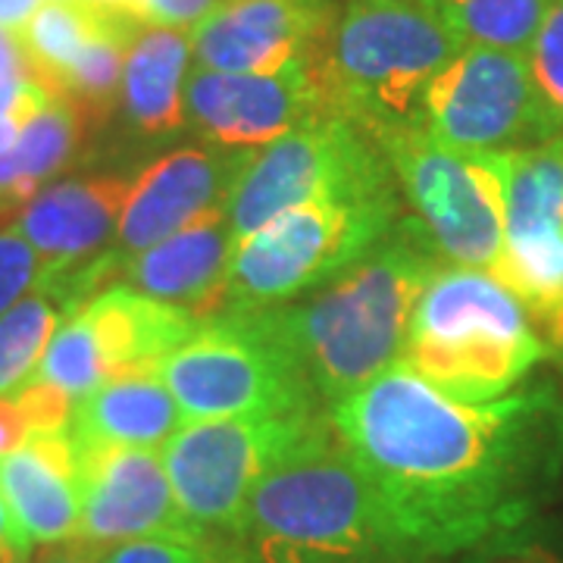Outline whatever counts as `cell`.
Here are the masks:
<instances>
[{
	"mask_svg": "<svg viewBox=\"0 0 563 563\" xmlns=\"http://www.w3.org/2000/svg\"><path fill=\"white\" fill-rule=\"evenodd\" d=\"M161 376L188 422L329 410L257 310L201 320L188 342L163 357Z\"/></svg>",
	"mask_w": 563,
	"mask_h": 563,
	"instance_id": "30bf717a",
	"label": "cell"
},
{
	"mask_svg": "<svg viewBox=\"0 0 563 563\" xmlns=\"http://www.w3.org/2000/svg\"><path fill=\"white\" fill-rule=\"evenodd\" d=\"M91 3H98L101 10H110V13H120V16H132V20L144 22L141 0H91Z\"/></svg>",
	"mask_w": 563,
	"mask_h": 563,
	"instance_id": "8d00e7d4",
	"label": "cell"
},
{
	"mask_svg": "<svg viewBox=\"0 0 563 563\" xmlns=\"http://www.w3.org/2000/svg\"><path fill=\"white\" fill-rule=\"evenodd\" d=\"M329 429L332 410L188 422L163 444V466L185 517L207 536L239 542L254 488Z\"/></svg>",
	"mask_w": 563,
	"mask_h": 563,
	"instance_id": "52a82bcc",
	"label": "cell"
},
{
	"mask_svg": "<svg viewBox=\"0 0 563 563\" xmlns=\"http://www.w3.org/2000/svg\"><path fill=\"white\" fill-rule=\"evenodd\" d=\"M139 25L141 22L132 20V16H113L101 35L88 41V47L69 66V73L60 85V98L73 103L85 122L101 125L117 110L125 47H129V38Z\"/></svg>",
	"mask_w": 563,
	"mask_h": 563,
	"instance_id": "484cf974",
	"label": "cell"
},
{
	"mask_svg": "<svg viewBox=\"0 0 563 563\" xmlns=\"http://www.w3.org/2000/svg\"><path fill=\"white\" fill-rule=\"evenodd\" d=\"M188 426L179 401L166 388L161 366H141L103 383L73 410L69 432L79 444L157 448Z\"/></svg>",
	"mask_w": 563,
	"mask_h": 563,
	"instance_id": "44dd1931",
	"label": "cell"
},
{
	"mask_svg": "<svg viewBox=\"0 0 563 563\" xmlns=\"http://www.w3.org/2000/svg\"><path fill=\"white\" fill-rule=\"evenodd\" d=\"M401 198L310 201L235 244L222 313L295 301L363 261L401 220Z\"/></svg>",
	"mask_w": 563,
	"mask_h": 563,
	"instance_id": "8992f818",
	"label": "cell"
},
{
	"mask_svg": "<svg viewBox=\"0 0 563 563\" xmlns=\"http://www.w3.org/2000/svg\"><path fill=\"white\" fill-rule=\"evenodd\" d=\"M29 563H107V548L76 536L66 542L41 544V551Z\"/></svg>",
	"mask_w": 563,
	"mask_h": 563,
	"instance_id": "836d02e7",
	"label": "cell"
},
{
	"mask_svg": "<svg viewBox=\"0 0 563 563\" xmlns=\"http://www.w3.org/2000/svg\"><path fill=\"white\" fill-rule=\"evenodd\" d=\"M107 563H254L242 542L210 536L201 542L139 539L107 548Z\"/></svg>",
	"mask_w": 563,
	"mask_h": 563,
	"instance_id": "83f0119b",
	"label": "cell"
},
{
	"mask_svg": "<svg viewBox=\"0 0 563 563\" xmlns=\"http://www.w3.org/2000/svg\"><path fill=\"white\" fill-rule=\"evenodd\" d=\"M463 47L435 0H347L310 69L325 113L379 141L426 122V88Z\"/></svg>",
	"mask_w": 563,
	"mask_h": 563,
	"instance_id": "277c9868",
	"label": "cell"
},
{
	"mask_svg": "<svg viewBox=\"0 0 563 563\" xmlns=\"http://www.w3.org/2000/svg\"><path fill=\"white\" fill-rule=\"evenodd\" d=\"M20 122L13 120H0V154L7 151V147H13V141L20 135Z\"/></svg>",
	"mask_w": 563,
	"mask_h": 563,
	"instance_id": "74e56055",
	"label": "cell"
},
{
	"mask_svg": "<svg viewBox=\"0 0 563 563\" xmlns=\"http://www.w3.org/2000/svg\"><path fill=\"white\" fill-rule=\"evenodd\" d=\"M29 435H32V422L25 417L20 395L16 391L0 395V461L22 448Z\"/></svg>",
	"mask_w": 563,
	"mask_h": 563,
	"instance_id": "d6a6232c",
	"label": "cell"
},
{
	"mask_svg": "<svg viewBox=\"0 0 563 563\" xmlns=\"http://www.w3.org/2000/svg\"><path fill=\"white\" fill-rule=\"evenodd\" d=\"M401 201L404 220L442 263L495 269L504 251L501 154L454 151L426 122L379 139Z\"/></svg>",
	"mask_w": 563,
	"mask_h": 563,
	"instance_id": "ba28073f",
	"label": "cell"
},
{
	"mask_svg": "<svg viewBox=\"0 0 563 563\" xmlns=\"http://www.w3.org/2000/svg\"><path fill=\"white\" fill-rule=\"evenodd\" d=\"M247 157L251 151L225 147H179L163 154L132 181L110 254L125 266L141 251L229 203Z\"/></svg>",
	"mask_w": 563,
	"mask_h": 563,
	"instance_id": "2e32d148",
	"label": "cell"
},
{
	"mask_svg": "<svg viewBox=\"0 0 563 563\" xmlns=\"http://www.w3.org/2000/svg\"><path fill=\"white\" fill-rule=\"evenodd\" d=\"M76 313L95 344L103 383L141 366H161L163 357L188 342L201 325L191 310L147 298L129 285L103 288Z\"/></svg>",
	"mask_w": 563,
	"mask_h": 563,
	"instance_id": "ffe728a7",
	"label": "cell"
},
{
	"mask_svg": "<svg viewBox=\"0 0 563 563\" xmlns=\"http://www.w3.org/2000/svg\"><path fill=\"white\" fill-rule=\"evenodd\" d=\"M317 117H329L310 60L273 76L195 66L185 81V120L225 151H261Z\"/></svg>",
	"mask_w": 563,
	"mask_h": 563,
	"instance_id": "5bb4252c",
	"label": "cell"
},
{
	"mask_svg": "<svg viewBox=\"0 0 563 563\" xmlns=\"http://www.w3.org/2000/svg\"><path fill=\"white\" fill-rule=\"evenodd\" d=\"M44 279V266L32 244L16 229L0 232V317L20 303L38 282Z\"/></svg>",
	"mask_w": 563,
	"mask_h": 563,
	"instance_id": "f546056e",
	"label": "cell"
},
{
	"mask_svg": "<svg viewBox=\"0 0 563 563\" xmlns=\"http://www.w3.org/2000/svg\"><path fill=\"white\" fill-rule=\"evenodd\" d=\"M391 523L429 561L532 526L563 476V395L539 383L466 404L395 361L332 407Z\"/></svg>",
	"mask_w": 563,
	"mask_h": 563,
	"instance_id": "6da1fadb",
	"label": "cell"
},
{
	"mask_svg": "<svg viewBox=\"0 0 563 563\" xmlns=\"http://www.w3.org/2000/svg\"><path fill=\"white\" fill-rule=\"evenodd\" d=\"M85 125L79 110L63 98L44 103L32 120L22 122L13 147L0 154V217L22 213L47 181L60 176L79 154Z\"/></svg>",
	"mask_w": 563,
	"mask_h": 563,
	"instance_id": "603a6c76",
	"label": "cell"
},
{
	"mask_svg": "<svg viewBox=\"0 0 563 563\" xmlns=\"http://www.w3.org/2000/svg\"><path fill=\"white\" fill-rule=\"evenodd\" d=\"M439 266L442 261L422 244L410 222L398 220L342 276L298 301L257 313L291 351L317 398L332 410L401 361L413 307Z\"/></svg>",
	"mask_w": 563,
	"mask_h": 563,
	"instance_id": "7a4b0ae2",
	"label": "cell"
},
{
	"mask_svg": "<svg viewBox=\"0 0 563 563\" xmlns=\"http://www.w3.org/2000/svg\"><path fill=\"white\" fill-rule=\"evenodd\" d=\"M113 16L120 13L101 10L91 0H44L16 35L32 79L54 98H60V85L69 66L88 47V41L101 35Z\"/></svg>",
	"mask_w": 563,
	"mask_h": 563,
	"instance_id": "d4e9b609",
	"label": "cell"
},
{
	"mask_svg": "<svg viewBox=\"0 0 563 563\" xmlns=\"http://www.w3.org/2000/svg\"><path fill=\"white\" fill-rule=\"evenodd\" d=\"M504 251L492 276L526 303L563 357V139L501 154Z\"/></svg>",
	"mask_w": 563,
	"mask_h": 563,
	"instance_id": "7c38bea8",
	"label": "cell"
},
{
	"mask_svg": "<svg viewBox=\"0 0 563 563\" xmlns=\"http://www.w3.org/2000/svg\"><path fill=\"white\" fill-rule=\"evenodd\" d=\"M41 3L44 0H0V29L16 38L25 29V22L35 16Z\"/></svg>",
	"mask_w": 563,
	"mask_h": 563,
	"instance_id": "d590c367",
	"label": "cell"
},
{
	"mask_svg": "<svg viewBox=\"0 0 563 563\" xmlns=\"http://www.w3.org/2000/svg\"><path fill=\"white\" fill-rule=\"evenodd\" d=\"M463 563H563L542 539L529 532V526L498 536L463 554Z\"/></svg>",
	"mask_w": 563,
	"mask_h": 563,
	"instance_id": "4dcf8cb0",
	"label": "cell"
},
{
	"mask_svg": "<svg viewBox=\"0 0 563 563\" xmlns=\"http://www.w3.org/2000/svg\"><path fill=\"white\" fill-rule=\"evenodd\" d=\"M229 0H141L144 22L166 29H198L210 13H217Z\"/></svg>",
	"mask_w": 563,
	"mask_h": 563,
	"instance_id": "1f68e13d",
	"label": "cell"
},
{
	"mask_svg": "<svg viewBox=\"0 0 563 563\" xmlns=\"http://www.w3.org/2000/svg\"><path fill=\"white\" fill-rule=\"evenodd\" d=\"M422 117L435 139L466 154L523 151L561 139L563 129L526 54L473 44L429 81Z\"/></svg>",
	"mask_w": 563,
	"mask_h": 563,
	"instance_id": "8fae6325",
	"label": "cell"
},
{
	"mask_svg": "<svg viewBox=\"0 0 563 563\" xmlns=\"http://www.w3.org/2000/svg\"><path fill=\"white\" fill-rule=\"evenodd\" d=\"M129 191L132 181L117 173L57 181L22 207L13 229L38 254L44 276L79 273L110 251Z\"/></svg>",
	"mask_w": 563,
	"mask_h": 563,
	"instance_id": "e0dca14e",
	"label": "cell"
},
{
	"mask_svg": "<svg viewBox=\"0 0 563 563\" xmlns=\"http://www.w3.org/2000/svg\"><path fill=\"white\" fill-rule=\"evenodd\" d=\"M526 60L548 107L563 120V0L551 3Z\"/></svg>",
	"mask_w": 563,
	"mask_h": 563,
	"instance_id": "f1b7e54d",
	"label": "cell"
},
{
	"mask_svg": "<svg viewBox=\"0 0 563 563\" xmlns=\"http://www.w3.org/2000/svg\"><path fill=\"white\" fill-rule=\"evenodd\" d=\"M401 198L383 144L344 117H317L251 151L229 198L235 242L310 201Z\"/></svg>",
	"mask_w": 563,
	"mask_h": 563,
	"instance_id": "9c48e42d",
	"label": "cell"
},
{
	"mask_svg": "<svg viewBox=\"0 0 563 563\" xmlns=\"http://www.w3.org/2000/svg\"><path fill=\"white\" fill-rule=\"evenodd\" d=\"M235 244L229 203H222L166 242L132 257L122 266V279L147 298L176 303L207 320L225 307Z\"/></svg>",
	"mask_w": 563,
	"mask_h": 563,
	"instance_id": "ac0fdd59",
	"label": "cell"
},
{
	"mask_svg": "<svg viewBox=\"0 0 563 563\" xmlns=\"http://www.w3.org/2000/svg\"><path fill=\"white\" fill-rule=\"evenodd\" d=\"M191 35L141 22L132 32L122 63L120 107L125 122L141 135H169L185 125Z\"/></svg>",
	"mask_w": 563,
	"mask_h": 563,
	"instance_id": "7402d4cb",
	"label": "cell"
},
{
	"mask_svg": "<svg viewBox=\"0 0 563 563\" xmlns=\"http://www.w3.org/2000/svg\"><path fill=\"white\" fill-rule=\"evenodd\" d=\"M79 539L113 548L139 539H210L185 517L157 448L79 444Z\"/></svg>",
	"mask_w": 563,
	"mask_h": 563,
	"instance_id": "4fadbf2b",
	"label": "cell"
},
{
	"mask_svg": "<svg viewBox=\"0 0 563 563\" xmlns=\"http://www.w3.org/2000/svg\"><path fill=\"white\" fill-rule=\"evenodd\" d=\"M239 542L254 563H432L391 523L335 422L254 488Z\"/></svg>",
	"mask_w": 563,
	"mask_h": 563,
	"instance_id": "3957f363",
	"label": "cell"
},
{
	"mask_svg": "<svg viewBox=\"0 0 563 563\" xmlns=\"http://www.w3.org/2000/svg\"><path fill=\"white\" fill-rule=\"evenodd\" d=\"M548 354L526 303L498 276L442 263L413 307L401 361L448 398L485 404Z\"/></svg>",
	"mask_w": 563,
	"mask_h": 563,
	"instance_id": "5b68a950",
	"label": "cell"
},
{
	"mask_svg": "<svg viewBox=\"0 0 563 563\" xmlns=\"http://www.w3.org/2000/svg\"><path fill=\"white\" fill-rule=\"evenodd\" d=\"M91 301V291L76 273L44 276V279L0 317V395L16 391L38 369L41 357L63 322L81 303Z\"/></svg>",
	"mask_w": 563,
	"mask_h": 563,
	"instance_id": "cb8c5ba5",
	"label": "cell"
},
{
	"mask_svg": "<svg viewBox=\"0 0 563 563\" xmlns=\"http://www.w3.org/2000/svg\"><path fill=\"white\" fill-rule=\"evenodd\" d=\"M335 13V0H229L191 29V54L213 73L273 76L310 60Z\"/></svg>",
	"mask_w": 563,
	"mask_h": 563,
	"instance_id": "9a60e30c",
	"label": "cell"
},
{
	"mask_svg": "<svg viewBox=\"0 0 563 563\" xmlns=\"http://www.w3.org/2000/svg\"><path fill=\"white\" fill-rule=\"evenodd\" d=\"M444 20L470 47L526 54L554 0H435Z\"/></svg>",
	"mask_w": 563,
	"mask_h": 563,
	"instance_id": "4316f807",
	"label": "cell"
},
{
	"mask_svg": "<svg viewBox=\"0 0 563 563\" xmlns=\"http://www.w3.org/2000/svg\"><path fill=\"white\" fill-rule=\"evenodd\" d=\"M0 498L29 544L76 539L81 523V466L73 432H32L22 448L3 457Z\"/></svg>",
	"mask_w": 563,
	"mask_h": 563,
	"instance_id": "d6986e66",
	"label": "cell"
},
{
	"mask_svg": "<svg viewBox=\"0 0 563 563\" xmlns=\"http://www.w3.org/2000/svg\"><path fill=\"white\" fill-rule=\"evenodd\" d=\"M32 561V544L25 542L7 504L0 498V563H29Z\"/></svg>",
	"mask_w": 563,
	"mask_h": 563,
	"instance_id": "e575fe53",
	"label": "cell"
}]
</instances>
